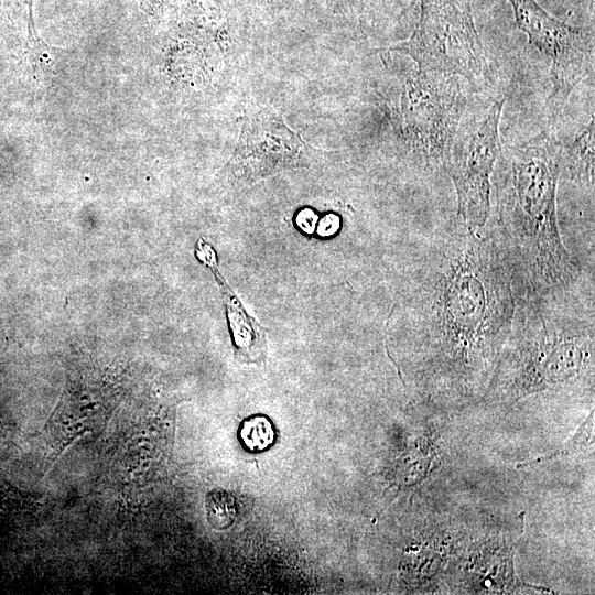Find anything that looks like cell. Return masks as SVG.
Here are the masks:
<instances>
[{
    "instance_id": "6da1fadb",
    "label": "cell",
    "mask_w": 595,
    "mask_h": 595,
    "mask_svg": "<svg viewBox=\"0 0 595 595\" xmlns=\"http://www.w3.org/2000/svg\"><path fill=\"white\" fill-rule=\"evenodd\" d=\"M401 307L421 381L470 390L495 365L516 307L491 225L470 230L458 218L423 240Z\"/></svg>"
},
{
    "instance_id": "7a4b0ae2",
    "label": "cell",
    "mask_w": 595,
    "mask_h": 595,
    "mask_svg": "<svg viewBox=\"0 0 595 595\" xmlns=\"http://www.w3.org/2000/svg\"><path fill=\"white\" fill-rule=\"evenodd\" d=\"M561 153L562 143L542 133L500 149L496 160V218L490 225L518 298H553L593 288L559 230Z\"/></svg>"
},
{
    "instance_id": "3957f363",
    "label": "cell",
    "mask_w": 595,
    "mask_h": 595,
    "mask_svg": "<svg viewBox=\"0 0 595 595\" xmlns=\"http://www.w3.org/2000/svg\"><path fill=\"white\" fill-rule=\"evenodd\" d=\"M594 290L518 298L506 349L504 389L518 398L571 385L593 367Z\"/></svg>"
},
{
    "instance_id": "277c9868",
    "label": "cell",
    "mask_w": 595,
    "mask_h": 595,
    "mask_svg": "<svg viewBox=\"0 0 595 595\" xmlns=\"http://www.w3.org/2000/svg\"><path fill=\"white\" fill-rule=\"evenodd\" d=\"M389 50L410 56L420 71L463 77L474 85L489 71L470 0H421L412 35Z\"/></svg>"
},
{
    "instance_id": "5b68a950",
    "label": "cell",
    "mask_w": 595,
    "mask_h": 595,
    "mask_svg": "<svg viewBox=\"0 0 595 595\" xmlns=\"http://www.w3.org/2000/svg\"><path fill=\"white\" fill-rule=\"evenodd\" d=\"M506 98L499 97L478 118L457 128L442 164L457 196V216L470 230L490 215L491 176L500 152L499 121Z\"/></svg>"
},
{
    "instance_id": "8992f818",
    "label": "cell",
    "mask_w": 595,
    "mask_h": 595,
    "mask_svg": "<svg viewBox=\"0 0 595 595\" xmlns=\"http://www.w3.org/2000/svg\"><path fill=\"white\" fill-rule=\"evenodd\" d=\"M459 77L416 69L403 88L405 140L425 165L443 162L466 108Z\"/></svg>"
},
{
    "instance_id": "52a82bcc",
    "label": "cell",
    "mask_w": 595,
    "mask_h": 595,
    "mask_svg": "<svg viewBox=\"0 0 595 595\" xmlns=\"http://www.w3.org/2000/svg\"><path fill=\"white\" fill-rule=\"evenodd\" d=\"M518 28L551 62L550 112L556 117L593 62V37L549 14L536 0H509Z\"/></svg>"
},
{
    "instance_id": "ba28073f",
    "label": "cell",
    "mask_w": 595,
    "mask_h": 595,
    "mask_svg": "<svg viewBox=\"0 0 595 595\" xmlns=\"http://www.w3.org/2000/svg\"><path fill=\"white\" fill-rule=\"evenodd\" d=\"M87 397H72L65 390L55 411L47 420L43 433L47 450L46 473L51 470L60 455L77 439L93 432L101 420L102 407Z\"/></svg>"
},
{
    "instance_id": "9c48e42d",
    "label": "cell",
    "mask_w": 595,
    "mask_h": 595,
    "mask_svg": "<svg viewBox=\"0 0 595 595\" xmlns=\"http://www.w3.org/2000/svg\"><path fill=\"white\" fill-rule=\"evenodd\" d=\"M203 261L208 262L206 259L199 258ZM213 270L217 283L221 288V293L227 307V316L229 322V328L234 340V346L239 356H242L246 360H257L264 356L266 339L263 329L250 317L242 305L234 295L228 284L224 281L223 277L212 263H207Z\"/></svg>"
},
{
    "instance_id": "30bf717a",
    "label": "cell",
    "mask_w": 595,
    "mask_h": 595,
    "mask_svg": "<svg viewBox=\"0 0 595 595\" xmlns=\"http://www.w3.org/2000/svg\"><path fill=\"white\" fill-rule=\"evenodd\" d=\"M594 119L567 145H562L561 175L573 183L594 190Z\"/></svg>"
},
{
    "instance_id": "8fae6325",
    "label": "cell",
    "mask_w": 595,
    "mask_h": 595,
    "mask_svg": "<svg viewBox=\"0 0 595 595\" xmlns=\"http://www.w3.org/2000/svg\"><path fill=\"white\" fill-rule=\"evenodd\" d=\"M238 436L244 447L258 453L266 451L273 444L275 431L267 416L257 414L241 422Z\"/></svg>"
},
{
    "instance_id": "7c38bea8",
    "label": "cell",
    "mask_w": 595,
    "mask_h": 595,
    "mask_svg": "<svg viewBox=\"0 0 595 595\" xmlns=\"http://www.w3.org/2000/svg\"><path fill=\"white\" fill-rule=\"evenodd\" d=\"M205 507L208 522L212 527L220 530L228 528L237 515L234 497L223 489L209 491L206 496Z\"/></svg>"
},
{
    "instance_id": "4fadbf2b",
    "label": "cell",
    "mask_w": 595,
    "mask_h": 595,
    "mask_svg": "<svg viewBox=\"0 0 595 595\" xmlns=\"http://www.w3.org/2000/svg\"><path fill=\"white\" fill-rule=\"evenodd\" d=\"M592 426H593V414L588 416L587 421L583 424V426H581V429L574 435V437L571 440V442L566 443V445L564 447H562L559 452H555L553 454H550V455L544 456V457L539 458V459H534V461H531V462L520 464L519 466L530 465V464L538 463V462H541V461L550 459L553 456L569 454V453L574 452V450L576 447L583 446L585 441L588 440V436H589V433H591L589 431H591Z\"/></svg>"
}]
</instances>
